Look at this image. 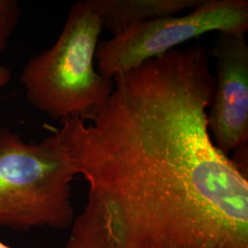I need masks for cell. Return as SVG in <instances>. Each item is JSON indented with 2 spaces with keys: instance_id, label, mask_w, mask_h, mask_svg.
<instances>
[{
  "instance_id": "obj_3",
  "label": "cell",
  "mask_w": 248,
  "mask_h": 248,
  "mask_svg": "<svg viewBox=\"0 0 248 248\" xmlns=\"http://www.w3.org/2000/svg\"><path fill=\"white\" fill-rule=\"evenodd\" d=\"M76 175L68 146L57 131L28 143L0 128V225L18 230L74 222L71 183Z\"/></svg>"
},
{
  "instance_id": "obj_8",
  "label": "cell",
  "mask_w": 248,
  "mask_h": 248,
  "mask_svg": "<svg viewBox=\"0 0 248 248\" xmlns=\"http://www.w3.org/2000/svg\"><path fill=\"white\" fill-rule=\"evenodd\" d=\"M233 156L231 160L240 172L248 177V141L243 142L233 149Z\"/></svg>"
},
{
  "instance_id": "obj_10",
  "label": "cell",
  "mask_w": 248,
  "mask_h": 248,
  "mask_svg": "<svg viewBox=\"0 0 248 248\" xmlns=\"http://www.w3.org/2000/svg\"><path fill=\"white\" fill-rule=\"evenodd\" d=\"M0 248H11L9 246H6L5 244H3L2 242H1V240H0Z\"/></svg>"
},
{
  "instance_id": "obj_5",
  "label": "cell",
  "mask_w": 248,
  "mask_h": 248,
  "mask_svg": "<svg viewBox=\"0 0 248 248\" xmlns=\"http://www.w3.org/2000/svg\"><path fill=\"white\" fill-rule=\"evenodd\" d=\"M244 33L220 32L211 54L217 78L208 129L215 145L228 155L248 141V45Z\"/></svg>"
},
{
  "instance_id": "obj_6",
  "label": "cell",
  "mask_w": 248,
  "mask_h": 248,
  "mask_svg": "<svg viewBox=\"0 0 248 248\" xmlns=\"http://www.w3.org/2000/svg\"><path fill=\"white\" fill-rule=\"evenodd\" d=\"M103 30L118 35L134 25L154 18L181 15L202 0H96Z\"/></svg>"
},
{
  "instance_id": "obj_7",
  "label": "cell",
  "mask_w": 248,
  "mask_h": 248,
  "mask_svg": "<svg viewBox=\"0 0 248 248\" xmlns=\"http://www.w3.org/2000/svg\"><path fill=\"white\" fill-rule=\"evenodd\" d=\"M21 8L17 0H0V58L18 26Z\"/></svg>"
},
{
  "instance_id": "obj_4",
  "label": "cell",
  "mask_w": 248,
  "mask_h": 248,
  "mask_svg": "<svg viewBox=\"0 0 248 248\" xmlns=\"http://www.w3.org/2000/svg\"><path fill=\"white\" fill-rule=\"evenodd\" d=\"M248 31V0H202L185 15L154 18L99 41L95 64L99 74L112 78L205 33Z\"/></svg>"
},
{
  "instance_id": "obj_2",
  "label": "cell",
  "mask_w": 248,
  "mask_h": 248,
  "mask_svg": "<svg viewBox=\"0 0 248 248\" xmlns=\"http://www.w3.org/2000/svg\"><path fill=\"white\" fill-rule=\"evenodd\" d=\"M103 31L96 0L73 4L55 44L31 57L20 80L31 106L50 119L90 121L113 90V80L98 73L95 56Z\"/></svg>"
},
{
  "instance_id": "obj_9",
  "label": "cell",
  "mask_w": 248,
  "mask_h": 248,
  "mask_svg": "<svg viewBox=\"0 0 248 248\" xmlns=\"http://www.w3.org/2000/svg\"><path fill=\"white\" fill-rule=\"evenodd\" d=\"M11 79V72L7 66L0 65V89L6 87Z\"/></svg>"
},
{
  "instance_id": "obj_1",
  "label": "cell",
  "mask_w": 248,
  "mask_h": 248,
  "mask_svg": "<svg viewBox=\"0 0 248 248\" xmlns=\"http://www.w3.org/2000/svg\"><path fill=\"white\" fill-rule=\"evenodd\" d=\"M202 45L112 77L89 125L58 132L89 183L65 248H248V179L213 142L215 78Z\"/></svg>"
}]
</instances>
